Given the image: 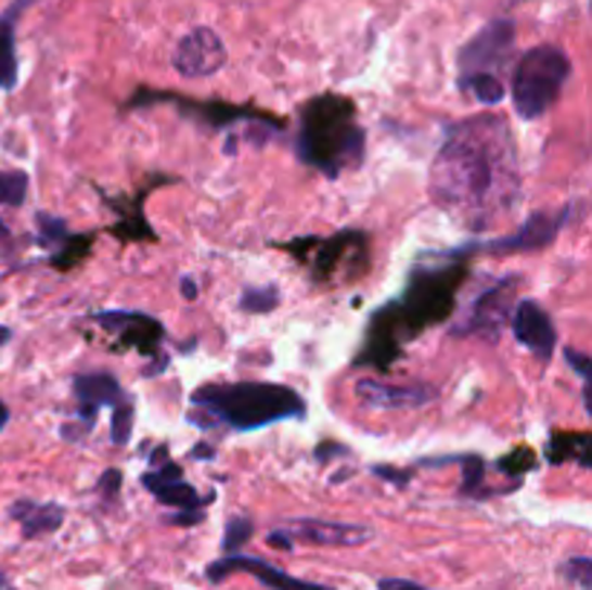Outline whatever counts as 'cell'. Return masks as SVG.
<instances>
[{
  "mask_svg": "<svg viewBox=\"0 0 592 590\" xmlns=\"http://www.w3.org/2000/svg\"><path fill=\"white\" fill-rule=\"evenodd\" d=\"M430 197L472 229H486L520 197V163L509 121L480 113L448 125L430 165Z\"/></svg>",
  "mask_w": 592,
  "mask_h": 590,
  "instance_id": "cell-1",
  "label": "cell"
},
{
  "mask_svg": "<svg viewBox=\"0 0 592 590\" xmlns=\"http://www.w3.org/2000/svg\"><path fill=\"white\" fill-rule=\"evenodd\" d=\"M307 399L278 382H211L191 394V425L203 432H258L284 420H304Z\"/></svg>",
  "mask_w": 592,
  "mask_h": 590,
  "instance_id": "cell-2",
  "label": "cell"
},
{
  "mask_svg": "<svg viewBox=\"0 0 592 590\" xmlns=\"http://www.w3.org/2000/svg\"><path fill=\"white\" fill-rule=\"evenodd\" d=\"M364 128L356 121V104L335 93L309 99L300 107L295 156L330 180H338L364 159Z\"/></svg>",
  "mask_w": 592,
  "mask_h": 590,
  "instance_id": "cell-3",
  "label": "cell"
},
{
  "mask_svg": "<svg viewBox=\"0 0 592 590\" xmlns=\"http://www.w3.org/2000/svg\"><path fill=\"white\" fill-rule=\"evenodd\" d=\"M474 246H463L454 252H434L411 269L408 286L399 302L387 304L370 321V330H387L399 324L408 338L422 333L428 324L448 319L454 310V295L460 281L465 278V258Z\"/></svg>",
  "mask_w": 592,
  "mask_h": 590,
  "instance_id": "cell-4",
  "label": "cell"
},
{
  "mask_svg": "<svg viewBox=\"0 0 592 590\" xmlns=\"http://www.w3.org/2000/svg\"><path fill=\"white\" fill-rule=\"evenodd\" d=\"M572 73V61L555 43L526 50L512 69V104L524 121H535L552 111Z\"/></svg>",
  "mask_w": 592,
  "mask_h": 590,
  "instance_id": "cell-5",
  "label": "cell"
},
{
  "mask_svg": "<svg viewBox=\"0 0 592 590\" xmlns=\"http://www.w3.org/2000/svg\"><path fill=\"white\" fill-rule=\"evenodd\" d=\"M512 50H515V21L509 17L491 21L472 41L463 43V50L456 55V69H460L456 81L474 76L503 78V67L512 59Z\"/></svg>",
  "mask_w": 592,
  "mask_h": 590,
  "instance_id": "cell-6",
  "label": "cell"
},
{
  "mask_svg": "<svg viewBox=\"0 0 592 590\" xmlns=\"http://www.w3.org/2000/svg\"><path fill=\"white\" fill-rule=\"evenodd\" d=\"M517 286H520V278L517 275L494 281L489 290H482L474 298V304L465 310L463 319L451 328V333L454 336H480L489 338V342H498L503 328L512 319V310H515Z\"/></svg>",
  "mask_w": 592,
  "mask_h": 590,
  "instance_id": "cell-7",
  "label": "cell"
},
{
  "mask_svg": "<svg viewBox=\"0 0 592 590\" xmlns=\"http://www.w3.org/2000/svg\"><path fill=\"white\" fill-rule=\"evenodd\" d=\"M73 397H76V425H61V437L81 440L95 428L99 411L116 406L119 399L128 397V390L121 388L113 373L90 371L73 376Z\"/></svg>",
  "mask_w": 592,
  "mask_h": 590,
  "instance_id": "cell-8",
  "label": "cell"
},
{
  "mask_svg": "<svg viewBox=\"0 0 592 590\" xmlns=\"http://www.w3.org/2000/svg\"><path fill=\"white\" fill-rule=\"evenodd\" d=\"M93 321L99 328H104L107 333L125 342V347L137 350V354L147 356V359H156L159 371L168 362V356L163 354L165 342V328L163 321L156 316H147V312H128V310H111V312H95Z\"/></svg>",
  "mask_w": 592,
  "mask_h": 590,
  "instance_id": "cell-9",
  "label": "cell"
},
{
  "mask_svg": "<svg viewBox=\"0 0 592 590\" xmlns=\"http://www.w3.org/2000/svg\"><path fill=\"white\" fill-rule=\"evenodd\" d=\"M159 458H151V469L142 475V486L147 492L154 495L156 501L163 506H171L177 512H200V506H206L208 501H215V495L208 498H200V492L194 486L182 477V469L168 458V449L159 446L156 449Z\"/></svg>",
  "mask_w": 592,
  "mask_h": 590,
  "instance_id": "cell-10",
  "label": "cell"
},
{
  "mask_svg": "<svg viewBox=\"0 0 592 590\" xmlns=\"http://www.w3.org/2000/svg\"><path fill=\"white\" fill-rule=\"evenodd\" d=\"M229 61L223 38L208 29V26H194L177 41L173 50V69L182 78H208L220 73Z\"/></svg>",
  "mask_w": 592,
  "mask_h": 590,
  "instance_id": "cell-11",
  "label": "cell"
},
{
  "mask_svg": "<svg viewBox=\"0 0 592 590\" xmlns=\"http://www.w3.org/2000/svg\"><path fill=\"white\" fill-rule=\"evenodd\" d=\"M234 573H246V576L258 579L260 585L269 590H335V588H326V585H318V581L295 579L293 573L281 570V567H275V564H269L267 559H258V555H243V553L223 555V559H217V562L208 564L206 579L220 585V581L234 576Z\"/></svg>",
  "mask_w": 592,
  "mask_h": 590,
  "instance_id": "cell-12",
  "label": "cell"
},
{
  "mask_svg": "<svg viewBox=\"0 0 592 590\" xmlns=\"http://www.w3.org/2000/svg\"><path fill=\"white\" fill-rule=\"evenodd\" d=\"M572 220V203L564 206L558 215H550V211H535V215L526 217V223L517 229L515 234H506V238H494V241L474 243V249L489 252V255H509V252H535L550 246L564 226Z\"/></svg>",
  "mask_w": 592,
  "mask_h": 590,
  "instance_id": "cell-13",
  "label": "cell"
},
{
  "mask_svg": "<svg viewBox=\"0 0 592 590\" xmlns=\"http://www.w3.org/2000/svg\"><path fill=\"white\" fill-rule=\"evenodd\" d=\"M512 333L520 345L541 362H550L555 356V347H558V330H555V321L541 304L532 302V298H520L512 310Z\"/></svg>",
  "mask_w": 592,
  "mask_h": 590,
  "instance_id": "cell-14",
  "label": "cell"
},
{
  "mask_svg": "<svg viewBox=\"0 0 592 590\" xmlns=\"http://www.w3.org/2000/svg\"><path fill=\"white\" fill-rule=\"evenodd\" d=\"M295 541H307L318 547H361L376 538L368 524H342V521L324 518H295L281 527Z\"/></svg>",
  "mask_w": 592,
  "mask_h": 590,
  "instance_id": "cell-15",
  "label": "cell"
},
{
  "mask_svg": "<svg viewBox=\"0 0 592 590\" xmlns=\"http://www.w3.org/2000/svg\"><path fill=\"white\" fill-rule=\"evenodd\" d=\"M356 397L361 406L376 411H402V408H422L437 399V390L430 385H390L382 380L356 382Z\"/></svg>",
  "mask_w": 592,
  "mask_h": 590,
  "instance_id": "cell-16",
  "label": "cell"
},
{
  "mask_svg": "<svg viewBox=\"0 0 592 590\" xmlns=\"http://www.w3.org/2000/svg\"><path fill=\"white\" fill-rule=\"evenodd\" d=\"M9 518L21 524V536L24 538H43L59 533L67 512L55 501H15L9 506Z\"/></svg>",
  "mask_w": 592,
  "mask_h": 590,
  "instance_id": "cell-17",
  "label": "cell"
},
{
  "mask_svg": "<svg viewBox=\"0 0 592 590\" xmlns=\"http://www.w3.org/2000/svg\"><path fill=\"white\" fill-rule=\"evenodd\" d=\"M33 0H15L7 12H0V90H12L17 85V50L15 26L17 17Z\"/></svg>",
  "mask_w": 592,
  "mask_h": 590,
  "instance_id": "cell-18",
  "label": "cell"
},
{
  "mask_svg": "<svg viewBox=\"0 0 592 590\" xmlns=\"http://www.w3.org/2000/svg\"><path fill=\"white\" fill-rule=\"evenodd\" d=\"M35 226H38V243H41L43 249L59 252L73 241V234H69L64 217L50 215V211H38V215H35Z\"/></svg>",
  "mask_w": 592,
  "mask_h": 590,
  "instance_id": "cell-19",
  "label": "cell"
},
{
  "mask_svg": "<svg viewBox=\"0 0 592 590\" xmlns=\"http://www.w3.org/2000/svg\"><path fill=\"white\" fill-rule=\"evenodd\" d=\"M456 463L463 466V484H460V495L472 498V501H482L489 498L482 484H486V460L480 454H460Z\"/></svg>",
  "mask_w": 592,
  "mask_h": 590,
  "instance_id": "cell-20",
  "label": "cell"
},
{
  "mask_svg": "<svg viewBox=\"0 0 592 590\" xmlns=\"http://www.w3.org/2000/svg\"><path fill=\"white\" fill-rule=\"evenodd\" d=\"M463 93H468L474 102L486 104V107H494V104L503 102V95H506V85H503V78L494 76H474V78H463V81H456Z\"/></svg>",
  "mask_w": 592,
  "mask_h": 590,
  "instance_id": "cell-21",
  "label": "cell"
},
{
  "mask_svg": "<svg viewBox=\"0 0 592 590\" xmlns=\"http://www.w3.org/2000/svg\"><path fill=\"white\" fill-rule=\"evenodd\" d=\"M278 304H281V290L275 284L246 286L241 295V310L249 316H267V312L278 310Z\"/></svg>",
  "mask_w": 592,
  "mask_h": 590,
  "instance_id": "cell-22",
  "label": "cell"
},
{
  "mask_svg": "<svg viewBox=\"0 0 592 590\" xmlns=\"http://www.w3.org/2000/svg\"><path fill=\"white\" fill-rule=\"evenodd\" d=\"M133 416H137V411H133V397H130V394L111 408L113 446H125V442L130 440V432H133Z\"/></svg>",
  "mask_w": 592,
  "mask_h": 590,
  "instance_id": "cell-23",
  "label": "cell"
},
{
  "mask_svg": "<svg viewBox=\"0 0 592 590\" xmlns=\"http://www.w3.org/2000/svg\"><path fill=\"white\" fill-rule=\"evenodd\" d=\"M29 194V177L24 171H0V206H24Z\"/></svg>",
  "mask_w": 592,
  "mask_h": 590,
  "instance_id": "cell-24",
  "label": "cell"
},
{
  "mask_svg": "<svg viewBox=\"0 0 592 590\" xmlns=\"http://www.w3.org/2000/svg\"><path fill=\"white\" fill-rule=\"evenodd\" d=\"M252 533H255V524H252L246 515H234V518H229L223 533V555L241 553V547L249 541Z\"/></svg>",
  "mask_w": 592,
  "mask_h": 590,
  "instance_id": "cell-25",
  "label": "cell"
},
{
  "mask_svg": "<svg viewBox=\"0 0 592 590\" xmlns=\"http://www.w3.org/2000/svg\"><path fill=\"white\" fill-rule=\"evenodd\" d=\"M561 573H564V579H567L569 585H576V588H581V590L592 588L590 555H572V559H567V562L561 564Z\"/></svg>",
  "mask_w": 592,
  "mask_h": 590,
  "instance_id": "cell-26",
  "label": "cell"
},
{
  "mask_svg": "<svg viewBox=\"0 0 592 590\" xmlns=\"http://www.w3.org/2000/svg\"><path fill=\"white\" fill-rule=\"evenodd\" d=\"M564 356H567V362L572 364V371H576L578 376H581V382L587 385V382H590V364H592L590 354H581V350H576V347H567Z\"/></svg>",
  "mask_w": 592,
  "mask_h": 590,
  "instance_id": "cell-27",
  "label": "cell"
},
{
  "mask_svg": "<svg viewBox=\"0 0 592 590\" xmlns=\"http://www.w3.org/2000/svg\"><path fill=\"white\" fill-rule=\"evenodd\" d=\"M370 472H373V475H376V477H382V480H387V484H396V486H408V484H411V480H408V477H411V472H408V469L373 466V469H370Z\"/></svg>",
  "mask_w": 592,
  "mask_h": 590,
  "instance_id": "cell-28",
  "label": "cell"
},
{
  "mask_svg": "<svg viewBox=\"0 0 592 590\" xmlns=\"http://www.w3.org/2000/svg\"><path fill=\"white\" fill-rule=\"evenodd\" d=\"M378 590H430L425 585H416L411 579H382L378 581Z\"/></svg>",
  "mask_w": 592,
  "mask_h": 590,
  "instance_id": "cell-29",
  "label": "cell"
},
{
  "mask_svg": "<svg viewBox=\"0 0 592 590\" xmlns=\"http://www.w3.org/2000/svg\"><path fill=\"white\" fill-rule=\"evenodd\" d=\"M189 454L194 460H215L217 449H215V446H208V442H200V446H194V449H191Z\"/></svg>",
  "mask_w": 592,
  "mask_h": 590,
  "instance_id": "cell-30",
  "label": "cell"
},
{
  "mask_svg": "<svg viewBox=\"0 0 592 590\" xmlns=\"http://www.w3.org/2000/svg\"><path fill=\"white\" fill-rule=\"evenodd\" d=\"M180 286H182V295H185L189 302H194V298H197V284H194L189 275L180 278Z\"/></svg>",
  "mask_w": 592,
  "mask_h": 590,
  "instance_id": "cell-31",
  "label": "cell"
},
{
  "mask_svg": "<svg viewBox=\"0 0 592 590\" xmlns=\"http://www.w3.org/2000/svg\"><path fill=\"white\" fill-rule=\"evenodd\" d=\"M9 416H12V414H9V406L3 402V399H0V432H3V428L9 425Z\"/></svg>",
  "mask_w": 592,
  "mask_h": 590,
  "instance_id": "cell-32",
  "label": "cell"
},
{
  "mask_svg": "<svg viewBox=\"0 0 592 590\" xmlns=\"http://www.w3.org/2000/svg\"><path fill=\"white\" fill-rule=\"evenodd\" d=\"M9 338H12V330H9V328H3V324H0V347L7 345Z\"/></svg>",
  "mask_w": 592,
  "mask_h": 590,
  "instance_id": "cell-33",
  "label": "cell"
},
{
  "mask_svg": "<svg viewBox=\"0 0 592 590\" xmlns=\"http://www.w3.org/2000/svg\"><path fill=\"white\" fill-rule=\"evenodd\" d=\"M0 241H9V229H7V223H3V220H0Z\"/></svg>",
  "mask_w": 592,
  "mask_h": 590,
  "instance_id": "cell-34",
  "label": "cell"
},
{
  "mask_svg": "<svg viewBox=\"0 0 592 590\" xmlns=\"http://www.w3.org/2000/svg\"><path fill=\"white\" fill-rule=\"evenodd\" d=\"M0 590H3V576H0Z\"/></svg>",
  "mask_w": 592,
  "mask_h": 590,
  "instance_id": "cell-35",
  "label": "cell"
}]
</instances>
